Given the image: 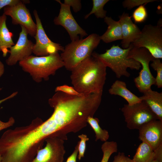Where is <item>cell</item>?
Masks as SVG:
<instances>
[{"label":"cell","instance_id":"1","mask_svg":"<svg viewBox=\"0 0 162 162\" xmlns=\"http://www.w3.org/2000/svg\"><path fill=\"white\" fill-rule=\"evenodd\" d=\"M106 68L97 58L92 56L88 57L71 71L70 79L73 87L84 94L103 92Z\"/></svg>","mask_w":162,"mask_h":162},{"label":"cell","instance_id":"2","mask_svg":"<svg viewBox=\"0 0 162 162\" xmlns=\"http://www.w3.org/2000/svg\"><path fill=\"white\" fill-rule=\"evenodd\" d=\"M19 63L22 69L37 83L43 80H48L50 76L54 75L58 69L64 66L58 52L44 56L31 55Z\"/></svg>","mask_w":162,"mask_h":162},{"label":"cell","instance_id":"3","mask_svg":"<svg viewBox=\"0 0 162 162\" xmlns=\"http://www.w3.org/2000/svg\"><path fill=\"white\" fill-rule=\"evenodd\" d=\"M100 40V36L92 33L85 38L71 41L64 47L60 55L64 67L71 71L83 61L92 56Z\"/></svg>","mask_w":162,"mask_h":162},{"label":"cell","instance_id":"4","mask_svg":"<svg viewBox=\"0 0 162 162\" xmlns=\"http://www.w3.org/2000/svg\"><path fill=\"white\" fill-rule=\"evenodd\" d=\"M131 47V44L126 49L122 48L118 45H113L104 53L93 52L92 56L98 59L106 67L110 68L117 78H119L123 76L129 77L130 74L127 70L128 68L138 70L141 67L138 62L128 58V53Z\"/></svg>","mask_w":162,"mask_h":162},{"label":"cell","instance_id":"5","mask_svg":"<svg viewBox=\"0 0 162 162\" xmlns=\"http://www.w3.org/2000/svg\"><path fill=\"white\" fill-rule=\"evenodd\" d=\"M129 50L128 57L132 58L140 63L142 69L139 75L134 79L136 87L141 92H144L151 88L155 85L154 78L150 69L149 64L154 58L149 51L143 47L137 48L133 46Z\"/></svg>","mask_w":162,"mask_h":162},{"label":"cell","instance_id":"6","mask_svg":"<svg viewBox=\"0 0 162 162\" xmlns=\"http://www.w3.org/2000/svg\"><path fill=\"white\" fill-rule=\"evenodd\" d=\"M131 44L134 47L146 48L155 58L162 59V26L145 25L138 37Z\"/></svg>","mask_w":162,"mask_h":162},{"label":"cell","instance_id":"7","mask_svg":"<svg viewBox=\"0 0 162 162\" xmlns=\"http://www.w3.org/2000/svg\"><path fill=\"white\" fill-rule=\"evenodd\" d=\"M121 110L127 127L130 130H138L143 124L158 120L147 105L142 101L132 105L124 104Z\"/></svg>","mask_w":162,"mask_h":162},{"label":"cell","instance_id":"8","mask_svg":"<svg viewBox=\"0 0 162 162\" xmlns=\"http://www.w3.org/2000/svg\"><path fill=\"white\" fill-rule=\"evenodd\" d=\"M30 2L29 0H22L16 4L7 6L3 8V13L11 17L13 24L23 26L28 34L34 37L36 32V25L25 5Z\"/></svg>","mask_w":162,"mask_h":162},{"label":"cell","instance_id":"9","mask_svg":"<svg viewBox=\"0 0 162 162\" xmlns=\"http://www.w3.org/2000/svg\"><path fill=\"white\" fill-rule=\"evenodd\" d=\"M35 19L36 32L34 36L36 43L34 44L32 53L38 56H44L63 51L64 47L60 44L52 41L48 37L44 28L38 12L33 11Z\"/></svg>","mask_w":162,"mask_h":162},{"label":"cell","instance_id":"10","mask_svg":"<svg viewBox=\"0 0 162 162\" xmlns=\"http://www.w3.org/2000/svg\"><path fill=\"white\" fill-rule=\"evenodd\" d=\"M44 147L39 150L31 162H63L66 151L64 140L57 137L46 138Z\"/></svg>","mask_w":162,"mask_h":162},{"label":"cell","instance_id":"11","mask_svg":"<svg viewBox=\"0 0 162 162\" xmlns=\"http://www.w3.org/2000/svg\"><path fill=\"white\" fill-rule=\"evenodd\" d=\"M60 5V8L58 16L53 20L54 24L63 27L68 33L71 41L79 39L87 35L86 31L78 24L72 15L70 7L62 2L60 0H56Z\"/></svg>","mask_w":162,"mask_h":162},{"label":"cell","instance_id":"12","mask_svg":"<svg viewBox=\"0 0 162 162\" xmlns=\"http://www.w3.org/2000/svg\"><path fill=\"white\" fill-rule=\"evenodd\" d=\"M21 30L18 39L16 44L10 48V55L5 61L9 66L16 64L18 62L22 61L31 55L34 44L28 39V32L23 26H20Z\"/></svg>","mask_w":162,"mask_h":162},{"label":"cell","instance_id":"13","mask_svg":"<svg viewBox=\"0 0 162 162\" xmlns=\"http://www.w3.org/2000/svg\"><path fill=\"white\" fill-rule=\"evenodd\" d=\"M139 139L154 151L162 145V122L159 120L148 122L139 129Z\"/></svg>","mask_w":162,"mask_h":162},{"label":"cell","instance_id":"14","mask_svg":"<svg viewBox=\"0 0 162 162\" xmlns=\"http://www.w3.org/2000/svg\"><path fill=\"white\" fill-rule=\"evenodd\" d=\"M119 18L122 37L121 46L123 49H126L138 37L141 30L133 22L128 13L124 12Z\"/></svg>","mask_w":162,"mask_h":162},{"label":"cell","instance_id":"15","mask_svg":"<svg viewBox=\"0 0 162 162\" xmlns=\"http://www.w3.org/2000/svg\"><path fill=\"white\" fill-rule=\"evenodd\" d=\"M144 102L156 115L158 120L162 122V93L153 91L151 89L143 93L139 97Z\"/></svg>","mask_w":162,"mask_h":162},{"label":"cell","instance_id":"16","mask_svg":"<svg viewBox=\"0 0 162 162\" xmlns=\"http://www.w3.org/2000/svg\"><path fill=\"white\" fill-rule=\"evenodd\" d=\"M108 91L111 95H118L124 98L129 105H132L142 101L139 97L127 88L126 83L123 81L116 80L112 85Z\"/></svg>","mask_w":162,"mask_h":162},{"label":"cell","instance_id":"17","mask_svg":"<svg viewBox=\"0 0 162 162\" xmlns=\"http://www.w3.org/2000/svg\"><path fill=\"white\" fill-rule=\"evenodd\" d=\"M104 19L108 27L105 33L100 36V40L106 43L122 40V31L119 21H116L111 17L107 16Z\"/></svg>","mask_w":162,"mask_h":162},{"label":"cell","instance_id":"18","mask_svg":"<svg viewBox=\"0 0 162 162\" xmlns=\"http://www.w3.org/2000/svg\"><path fill=\"white\" fill-rule=\"evenodd\" d=\"M7 18L4 13L0 16V51L2 52L4 57L9 52L8 49L15 44L13 40L14 34L7 26Z\"/></svg>","mask_w":162,"mask_h":162},{"label":"cell","instance_id":"19","mask_svg":"<svg viewBox=\"0 0 162 162\" xmlns=\"http://www.w3.org/2000/svg\"><path fill=\"white\" fill-rule=\"evenodd\" d=\"M154 151L147 143L142 142L132 159V162H149L154 157Z\"/></svg>","mask_w":162,"mask_h":162},{"label":"cell","instance_id":"20","mask_svg":"<svg viewBox=\"0 0 162 162\" xmlns=\"http://www.w3.org/2000/svg\"><path fill=\"white\" fill-rule=\"evenodd\" d=\"M87 122L95 133L96 141L99 140L104 142L107 141L109 137V132L107 130L101 128L99 125V121L98 118L89 116Z\"/></svg>","mask_w":162,"mask_h":162},{"label":"cell","instance_id":"21","mask_svg":"<svg viewBox=\"0 0 162 162\" xmlns=\"http://www.w3.org/2000/svg\"><path fill=\"white\" fill-rule=\"evenodd\" d=\"M93 7L91 11L86 15L85 19H87L92 14H94L98 18H104L106 16V11L104 10L105 5L109 0H93Z\"/></svg>","mask_w":162,"mask_h":162},{"label":"cell","instance_id":"22","mask_svg":"<svg viewBox=\"0 0 162 162\" xmlns=\"http://www.w3.org/2000/svg\"><path fill=\"white\" fill-rule=\"evenodd\" d=\"M101 149L103 153V156L100 162H108L111 155L117 152V144L114 141H107L102 144Z\"/></svg>","mask_w":162,"mask_h":162},{"label":"cell","instance_id":"23","mask_svg":"<svg viewBox=\"0 0 162 162\" xmlns=\"http://www.w3.org/2000/svg\"><path fill=\"white\" fill-rule=\"evenodd\" d=\"M147 9L144 5L139 6L133 12L132 17L135 23H141L146 20L148 17Z\"/></svg>","mask_w":162,"mask_h":162},{"label":"cell","instance_id":"24","mask_svg":"<svg viewBox=\"0 0 162 162\" xmlns=\"http://www.w3.org/2000/svg\"><path fill=\"white\" fill-rule=\"evenodd\" d=\"M150 65L154 70L157 71L155 78V85L158 88L162 87V63L160 59L154 58Z\"/></svg>","mask_w":162,"mask_h":162},{"label":"cell","instance_id":"25","mask_svg":"<svg viewBox=\"0 0 162 162\" xmlns=\"http://www.w3.org/2000/svg\"><path fill=\"white\" fill-rule=\"evenodd\" d=\"M158 1L156 0H125L122 3L124 8L130 10L136 6L146 4L149 2Z\"/></svg>","mask_w":162,"mask_h":162},{"label":"cell","instance_id":"26","mask_svg":"<svg viewBox=\"0 0 162 162\" xmlns=\"http://www.w3.org/2000/svg\"><path fill=\"white\" fill-rule=\"evenodd\" d=\"M78 137L80 139V140L78 141L77 158L79 160H80L82 158L84 157L86 148V142L89 140V139L86 135L83 134L79 135Z\"/></svg>","mask_w":162,"mask_h":162},{"label":"cell","instance_id":"27","mask_svg":"<svg viewBox=\"0 0 162 162\" xmlns=\"http://www.w3.org/2000/svg\"><path fill=\"white\" fill-rule=\"evenodd\" d=\"M55 92H61L68 94L74 95L79 96L82 94L77 91L73 87L66 85L57 86Z\"/></svg>","mask_w":162,"mask_h":162},{"label":"cell","instance_id":"28","mask_svg":"<svg viewBox=\"0 0 162 162\" xmlns=\"http://www.w3.org/2000/svg\"><path fill=\"white\" fill-rule=\"evenodd\" d=\"M64 4L72 8L74 11L76 13L79 11L81 8V0H64Z\"/></svg>","mask_w":162,"mask_h":162},{"label":"cell","instance_id":"29","mask_svg":"<svg viewBox=\"0 0 162 162\" xmlns=\"http://www.w3.org/2000/svg\"><path fill=\"white\" fill-rule=\"evenodd\" d=\"M112 162H132V159L126 156L123 152H119L115 155Z\"/></svg>","mask_w":162,"mask_h":162},{"label":"cell","instance_id":"30","mask_svg":"<svg viewBox=\"0 0 162 162\" xmlns=\"http://www.w3.org/2000/svg\"><path fill=\"white\" fill-rule=\"evenodd\" d=\"M15 122V119L13 117H10L6 122H2L0 120V131L12 126Z\"/></svg>","mask_w":162,"mask_h":162},{"label":"cell","instance_id":"31","mask_svg":"<svg viewBox=\"0 0 162 162\" xmlns=\"http://www.w3.org/2000/svg\"><path fill=\"white\" fill-rule=\"evenodd\" d=\"M22 1L20 0H0V10L7 6L16 4Z\"/></svg>","mask_w":162,"mask_h":162},{"label":"cell","instance_id":"32","mask_svg":"<svg viewBox=\"0 0 162 162\" xmlns=\"http://www.w3.org/2000/svg\"><path fill=\"white\" fill-rule=\"evenodd\" d=\"M78 142L72 154L68 158L66 162H77L76 158L78 154Z\"/></svg>","mask_w":162,"mask_h":162},{"label":"cell","instance_id":"33","mask_svg":"<svg viewBox=\"0 0 162 162\" xmlns=\"http://www.w3.org/2000/svg\"><path fill=\"white\" fill-rule=\"evenodd\" d=\"M18 94L17 92L13 93L11 94L6 98L0 100V105L3 102L15 97Z\"/></svg>","mask_w":162,"mask_h":162},{"label":"cell","instance_id":"34","mask_svg":"<svg viewBox=\"0 0 162 162\" xmlns=\"http://www.w3.org/2000/svg\"><path fill=\"white\" fill-rule=\"evenodd\" d=\"M4 65L3 63L0 60V78L4 74Z\"/></svg>","mask_w":162,"mask_h":162},{"label":"cell","instance_id":"35","mask_svg":"<svg viewBox=\"0 0 162 162\" xmlns=\"http://www.w3.org/2000/svg\"><path fill=\"white\" fill-rule=\"evenodd\" d=\"M149 162H162V160L158 159L154 156V158Z\"/></svg>","mask_w":162,"mask_h":162},{"label":"cell","instance_id":"36","mask_svg":"<svg viewBox=\"0 0 162 162\" xmlns=\"http://www.w3.org/2000/svg\"><path fill=\"white\" fill-rule=\"evenodd\" d=\"M2 157L1 154H0V162H2Z\"/></svg>","mask_w":162,"mask_h":162},{"label":"cell","instance_id":"37","mask_svg":"<svg viewBox=\"0 0 162 162\" xmlns=\"http://www.w3.org/2000/svg\"><path fill=\"white\" fill-rule=\"evenodd\" d=\"M2 89V88H0V91H1Z\"/></svg>","mask_w":162,"mask_h":162}]
</instances>
